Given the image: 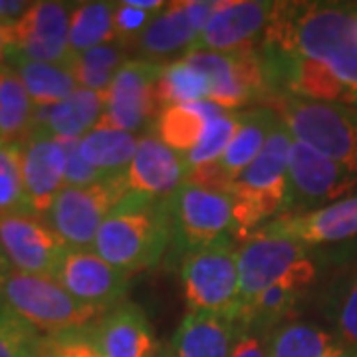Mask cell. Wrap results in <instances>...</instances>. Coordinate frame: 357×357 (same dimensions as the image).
<instances>
[{
    "mask_svg": "<svg viewBox=\"0 0 357 357\" xmlns=\"http://www.w3.org/2000/svg\"><path fill=\"white\" fill-rule=\"evenodd\" d=\"M260 46L316 60L357 96V4L274 2Z\"/></svg>",
    "mask_w": 357,
    "mask_h": 357,
    "instance_id": "cell-1",
    "label": "cell"
},
{
    "mask_svg": "<svg viewBox=\"0 0 357 357\" xmlns=\"http://www.w3.org/2000/svg\"><path fill=\"white\" fill-rule=\"evenodd\" d=\"M294 135L284 123L268 135L255 161L230 183L234 241H248L256 230L290 211V149Z\"/></svg>",
    "mask_w": 357,
    "mask_h": 357,
    "instance_id": "cell-2",
    "label": "cell"
},
{
    "mask_svg": "<svg viewBox=\"0 0 357 357\" xmlns=\"http://www.w3.org/2000/svg\"><path fill=\"white\" fill-rule=\"evenodd\" d=\"M169 246L171 222L165 201L129 191L103 220L93 252L131 276L157 266Z\"/></svg>",
    "mask_w": 357,
    "mask_h": 357,
    "instance_id": "cell-3",
    "label": "cell"
},
{
    "mask_svg": "<svg viewBox=\"0 0 357 357\" xmlns=\"http://www.w3.org/2000/svg\"><path fill=\"white\" fill-rule=\"evenodd\" d=\"M268 103L280 115L294 139L357 175L356 107L307 102L292 96H276Z\"/></svg>",
    "mask_w": 357,
    "mask_h": 357,
    "instance_id": "cell-4",
    "label": "cell"
},
{
    "mask_svg": "<svg viewBox=\"0 0 357 357\" xmlns=\"http://www.w3.org/2000/svg\"><path fill=\"white\" fill-rule=\"evenodd\" d=\"M4 304L36 332L54 335L84 330L103 310L79 302L52 276L13 270L4 284Z\"/></svg>",
    "mask_w": 357,
    "mask_h": 357,
    "instance_id": "cell-5",
    "label": "cell"
},
{
    "mask_svg": "<svg viewBox=\"0 0 357 357\" xmlns=\"http://www.w3.org/2000/svg\"><path fill=\"white\" fill-rule=\"evenodd\" d=\"M178 266L189 312L238 316V248L234 246V238L230 234L185 256Z\"/></svg>",
    "mask_w": 357,
    "mask_h": 357,
    "instance_id": "cell-6",
    "label": "cell"
},
{
    "mask_svg": "<svg viewBox=\"0 0 357 357\" xmlns=\"http://www.w3.org/2000/svg\"><path fill=\"white\" fill-rule=\"evenodd\" d=\"M241 306L274 284L307 290L318 278L312 248L280 236H250L238 246Z\"/></svg>",
    "mask_w": 357,
    "mask_h": 357,
    "instance_id": "cell-7",
    "label": "cell"
},
{
    "mask_svg": "<svg viewBox=\"0 0 357 357\" xmlns=\"http://www.w3.org/2000/svg\"><path fill=\"white\" fill-rule=\"evenodd\" d=\"M171 222L169 260L178 262L195 250L229 236L232 229V201L229 192L185 183L165 199Z\"/></svg>",
    "mask_w": 357,
    "mask_h": 357,
    "instance_id": "cell-8",
    "label": "cell"
},
{
    "mask_svg": "<svg viewBox=\"0 0 357 357\" xmlns=\"http://www.w3.org/2000/svg\"><path fill=\"white\" fill-rule=\"evenodd\" d=\"M128 192L126 173L105 177L89 187H64L46 215L48 225L68 248L93 250L103 220Z\"/></svg>",
    "mask_w": 357,
    "mask_h": 357,
    "instance_id": "cell-9",
    "label": "cell"
},
{
    "mask_svg": "<svg viewBox=\"0 0 357 357\" xmlns=\"http://www.w3.org/2000/svg\"><path fill=\"white\" fill-rule=\"evenodd\" d=\"M208 82V102L232 112L258 100H272L258 48L234 52H191L185 56Z\"/></svg>",
    "mask_w": 357,
    "mask_h": 357,
    "instance_id": "cell-10",
    "label": "cell"
},
{
    "mask_svg": "<svg viewBox=\"0 0 357 357\" xmlns=\"http://www.w3.org/2000/svg\"><path fill=\"white\" fill-rule=\"evenodd\" d=\"M290 211L288 215L316 211L351 197L357 175L345 167L294 139L290 149Z\"/></svg>",
    "mask_w": 357,
    "mask_h": 357,
    "instance_id": "cell-11",
    "label": "cell"
},
{
    "mask_svg": "<svg viewBox=\"0 0 357 357\" xmlns=\"http://www.w3.org/2000/svg\"><path fill=\"white\" fill-rule=\"evenodd\" d=\"M163 64L147 60H128L105 91L107 102L100 126L139 133L153 128L159 107L155 102V84Z\"/></svg>",
    "mask_w": 357,
    "mask_h": 357,
    "instance_id": "cell-12",
    "label": "cell"
},
{
    "mask_svg": "<svg viewBox=\"0 0 357 357\" xmlns=\"http://www.w3.org/2000/svg\"><path fill=\"white\" fill-rule=\"evenodd\" d=\"M66 248L60 236L38 215H0V250L16 272L54 278Z\"/></svg>",
    "mask_w": 357,
    "mask_h": 357,
    "instance_id": "cell-13",
    "label": "cell"
},
{
    "mask_svg": "<svg viewBox=\"0 0 357 357\" xmlns=\"http://www.w3.org/2000/svg\"><path fill=\"white\" fill-rule=\"evenodd\" d=\"M217 6L218 2L208 0H185L165 4V8L155 14L153 20L135 38L139 60L159 64L157 60H165L173 54H183L185 58L192 50Z\"/></svg>",
    "mask_w": 357,
    "mask_h": 357,
    "instance_id": "cell-14",
    "label": "cell"
},
{
    "mask_svg": "<svg viewBox=\"0 0 357 357\" xmlns=\"http://www.w3.org/2000/svg\"><path fill=\"white\" fill-rule=\"evenodd\" d=\"M72 10L66 2H32L24 16L13 24L14 50L10 56L46 64H68L72 58L68 42Z\"/></svg>",
    "mask_w": 357,
    "mask_h": 357,
    "instance_id": "cell-15",
    "label": "cell"
},
{
    "mask_svg": "<svg viewBox=\"0 0 357 357\" xmlns=\"http://www.w3.org/2000/svg\"><path fill=\"white\" fill-rule=\"evenodd\" d=\"M54 278L79 302L107 312L126 302L131 276L93 250L66 248Z\"/></svg>",
    "mask_w": 357,
    "mask_h": 357,
    "instance_id": "cell-16",
    "label": "cell"
},
{
    "mask_svg": "<svg viewBox=\"0 0 357 357\" xmlns=\"http://www.w3.org/2000/svg\"><path fill=\"white\" fill-rule=\"evenodd\" d=\"M274 2L232 0L218 2L191 52H234L258 48L266 32ZM189 52V54H191Z\"/></svg>",
    "mask_w": 357,
    "mask_h": 357,
    "instance_id": "cell-17",
    "label": "cell"
},
{
    "mask_svg": "<svg viewBox=\"0 0 357 357\" xmlns=\"http://www.w3.org/2000/svg\"><path fill=\"white\" fill-rule=\"evenodd\" d=\"M252 236H280L310 248L351 241L357 236V195L316 211L284 215L256 230Z\"/></svg>",
    "mask_w": 357,
    "mask_h": 357,
    "instance_id": "cell-18",
    "label": "cell"
},
{
    "mask_svg": "<svg viewBox=\"0 0 357 357\" xmlns=\"http://www.w3.org/2000/svg\"><path fill=\"white\" fill-rule=\"evenodd\" d=\"M66 149L62 139L34 129L22 143V181L28 213L46 217L64 189Z\"/></svg>",
    "mask_w": 357,
    "mask_h": 357,
    "instance_id": "cell-19",
    "label": "cell"
},
{
    "mask_svg": "<svg viewBox=\"0 0 357 357\" xmlns=\"http://www.w3.org/2000/svg\"><path fill=\"white\" fill-rule=\"evenodd\" d=\"M187 177L189 171L183 157L169 149L151 131L137 141V151L126 171L129 191L159 201H165L181 189Z\"/></svg>",
    "mask_w": 357,
    "mask_h": 357,
    "instance_id": "cell-20",
    "label": "cell"
},
{
    "mask_svg": "<svg viewBox=\"0 0 357 357\" xmlns=\"http://www.w3.org/2000/svg\"><path fill=\"white\" fill-rule=\"evenodd\" d=\"M89 335L102 357H155L161 349L151 321L133 302H121L105 312Z\"/></svg>",
    "mask_w": 357,
    "mask_h": 357,
    "instance_id": "cell-21",
    "label": "cell"
},
{
    "mask_svg": "<svg viewBox=\"0 0 357 357\" xmlns=\"http://www.w3.org/2000/svg\"><path fill=\"white\" fill-rule=\"evenodd\" d=\"M236 332V316L187 312L169 344V349L173 357H229Z\"/></svg>",
    "mask_w": 357,
    "mask_h": 357,
    "instance_id": "cell-22",
    "label": "cell"
},
{
    "mask_svg": "<svg viewBox=\"0 0 357 357\" xmlns=\"http://www.w3.org/2000/svg\"><path fill=\"white\" fill-rule=\"evenodd\" d=\"M107 96L103 91L77 88L56 105L36 107L34 129L56 139H82L102 121ZM32 129V131H34Z\"/></svg>",
    "mask_w": 357,
    "mask_h": 357,
    "instance_id": "cell-23",
    "label": "cell"
},
{
    "mask_svg": "<svg viewBox=\"0 0 357 357\" xmlns=\"http://www.w3.org/2000/svg\"><path fill=\"white\" fill-rule=\"evenodd\" d=\"M225 112L227 109L208 100L165 107L157 114L151 133L163 141L169 149L181 157H187L201 143L211 121Z\"/></svg>",
    "mask_w": 357,
    "mask_h": 357,
    "instance_id": "cell-24",
    "label": "cell"
},
{
    "mask_svg": "<svg viewBox=\"0 0 357 357\" xmlns=\"http://www.w3.org/2000/svg\"><path fill=\"white\" fill-rule=\"evenodd\" d=\"M278 123H280V115L272 107H255L238 114V126L229 147L215 161V165L230 183L258 157L268 135Z\"/></svg>",
    "mask_w": 357,
    "mask_h": 357,
    "instance_id": "cell-25",
    "label": "cell"
},
{
    "mask_svg": "<svg viewBox=\"0 0 357 357\" xmlns=\"http://www.w3.org/2000/svg\"><path fill=\"white\" fill-rule=\"evenodd\" d=\"M266 357H357V349L330 330L290 321L270 333Z\"/></svg>",
    "mask_w": 357,
    "mask_h": 357,
    "instance_id": "cell-26",
    "label": "cell"
},
{
    "mask_svg": "<svg viewBox=\"0 0 357 357\" xmlns=\"http://www.w3.org/2000/svg\"><path fill=\"white\" fill-rule=\"evenodd\" d=\"M306 296L307 290L304 288H296L290 284H274L244 302L238 310L236 324L238 328L270 335L284 324H290V319L300 314Z\"/></svg>",
    "mask_w": 357,
    "mask_h": 357,
    "instance_id": "cell-27",
    "label": "cell"
},
{
    "mask_svg": "<svg viewBox=\"0 0 357 357\" xmlns=\"http://www.w3.org/2000/svg\"><path fill=\"white\" fill-rule=\"evenodd\" d=\"M137 141L133 133L98 126L79 139V153L103 177L123 175L137 151Z\"/></svg>",
    "mask_w": 357,
    "mask_h": 357,
    "instance_id": "cell-28",
    "label": "cell"
},
{
    "mask_svg": "<svg viewBox=\"0 0 357 357\" xmlns=\"http://www.w3.org/2000/svg\"><path fill=\"white\" fill-rule=\"evenodd\" d=\"M10 62L36 107L56 105L77 89L76 77L68 64L32 62L20 56H10Z\"/></svg>",
    "mask_w": 357,
    "mask_h": 357,
    "instance_id": "cell-29",
    "label": "cell"
},
{
    "mask_svg": "<svg viewBox=\"0 0 357 357\" xmlns=\"http://www.w3.org/2000/svg\"><path fill=\"white\" fill-rule=\"evenodd\" d=\"M36 105L13 68L0 66V143H24L34 129Z\"/></svg>",
    "mask_w": 357,
    "mask_h": 357,
    "instance_id": "cell-30",
    "label": "cell"
},
{
    "mask_svg": "<svg viewBox=\"0 0 357 357\" xmlns=\"http://www.w3.org/2000/svg\"><path fill=\"white\" fill-rule=\"evenodd\" d=\"M126 62H128L126 44L109 42L82 54H72L68 68L76 77L77 88L105 93Z\"/></svg>",
    "mask_w": 357,
    "mask_h": 357,
    "instance_id": "cell-31",
    "label": "cell"
},
{
    "mask_svg": "<svg viewBox=\"0 0 357 357\" xmlns=\"http://www.w3.org/2000/svg\"><path fill=\"white\" fill-rule=\"evenodd\" d=\"M115 2H82L76 4L70 18V50L72 54L98 48L115 42Z\"/></svg>",
    "mask_w": 357,
    "mask_h": 357,
    "instance_id": "cell-32",
    "label": "cell"
},
{
    "mask_svg": "<svg viewBox=\"0 0 357 357\" xmlns=\"http://www.w3.org/2000/svg\"><path fill=\"white\" fill-rule=\"evenodd\" d=\"M208 98V82L201 70H197L185 58L171 64H163V70L155 84V102L159 112L173 105L195 103Z\"/></svg>",
    "mask_w": 357,
    "mask_h": 357,
    "instance_id": "cell-33",
    "label": "cell"
},
{
    "mask_svg": "<svg viewBox=\"0 0 357 357\" xmlns=\"http://www.w3.org/2000/svg\"><path fill=\"white\" fill-rule=\"evenodd\" d=\"M321 312L333 333L357 349V276H345L332 284L321 298Z\"/></svg>",
    "mask_w": 357,
    "mask_h": 357,
    "instance_id": "cell-34",
    "label": "cell"
},
{
    "mask_svg": "<svg viewBox=\"0 0 357 357\" xmlns=\"http://www.w3.org/2000/svg\"><path fill=\"white\" fill-rule=\"evenodd\" d=\"M28 213L22 181V143L0 145V215Z\"/></svg>",
    "mask_w": 357,
    "mask_h": 357,
    "instance_id": "cell-35",
    "label": "cell"
},
{
    "mask_svg": "<svg viewBox=\"0 0 357 357\" xmlns=\"http://www.w3.org/2000/svg\"><path fill=\"white\" fill-rule=\"evenodd\" d=\"M238 126V114L236 112H225L211 121V126L204 131L201 143L192 149L187 157H183L187 171L191 173L195 169L215 163L225 149L229 147L230 139Z\"/></svg>",
    "mask_w": 357,
    "mask_h": 357,
    "instance_id": "cell-36",
    "label": "cell"
},
{
    "mask_svg": "<svg viewBox=\"0 0 357 357\" xmlns=\"http://www.w3.org/2000/svg\"><path fill=\"white\" fill-rule=\"evenodd\" d=\"M38 332L10 310L0 312V357H40Z\"/></svg>",
    "mask_w": 357,
    "mask_h": 357,
    "instance_id": "cell-37",
    "label": "cell"
},
{
    "mask_svg": "<svg viewBox=\"0 0 357 357\" xmlns=\"http://www.w3.org/2000/svg\"><path fill=\"white\" fill-rule=\"evenodd\" d=\"M66 149V173L64 185L66 187H89L100 183L105 178L96 171L93 167L86 163V159L79 153V139H62Z\"/></svg>",
    "mask_w": 357,
    "mask_h": 357,
    "instance_id": "cell-38",
    "label": "cell"
},
{
    "mask_svg": "<svg viewBox=\"0 0 357 357\" xmlns=\"http://www.w3.org/2000/svg\"><path fill=\"white\" fill-rule=\"evenodd\" d=\"M155 14L159 13H145L131 8L126 2L115 4L114 14V30H115V42H135L141 32L147 28V24L155 18Z\"/></svg>",
    "mask_w": 357,
    "mask_h": 357,
    "instance_id": "cell-39",
    "label": "cell"
},
{
    "mask_svg": "<svg viewBox=\"0 0 357 357\" xmlns=\"http://www.w3.org/2000/svg\"><path fill=\"white\" fill-rule=\"evenodd\" d=\"M268 333L238 328L229 357H266Z\"/></svg>",
    "mask_w": 357,
    "mask_h": 357,
    "instance_id": "cell-40",
    "label": "cell"
},
{
    "mask_svg": "<svg viewBox=\"0 0 357 357\" xmlns=\"http://www.w3.org/2000/svg\"><path fill=\"white\" fill-rule=\"evenodd\" d=\"M30 4L32 2H24V0H0V24H16L30 8Z\"/></svg>",
    "mask_w": 357,
    "mask_h": 357,
    "instance_id": "cell-41",
    "label": "cell"
},
{
    "mask_svg": "<svg viewBox=\"0 0 357 357\" xmlns=\"http://www.w3.org/2000/svg\"><path fill=\"white\" fill-rule=\"evenodd\" d=\"M14 50V38H13V26L0 24V62L4 58H8Z\"/></svg>",
    "mask_w": 357,
    "mask_h": 357,
    "instance_id": "cell-42",
    "label": "cell"
},
{
    "mask_svg": "<svg viewBox=\"0 0 357 357\" xmlns=\"http://www.w3.org/2000/svg\"><path fill=\"white\" fill-rule=\"evenodd\" d=\"M10 272H13V266L8 264L6 256L2 255V250H0V312L6 310V304H4V284L8 280Z\"/></svg>",
    "mask_w": 357,
    "mask_h": 357,
    "instance_id": "cell-43",
    "label": "cell"
},
{
    "mask_svg": "<svg viewBox=\"0 0 357 357\" xmlns=\"http://www.w3.org/2000/svg\"><path fill=\"white\" fill-rule=\"evenodd\" d=\"M126 4L137 10H145V13H161L165 8V2L161 0H126Z\"/></svg>",
    "mask_w": 357,
    "mask_h": 357,
    "instance_id": "cell-44",
    "label": "cell"
},
{
    "mask_svg": "<svg viewBox=\"0 0 357 357\" xmlns=\"http://www.w3.org/2000/svg\"><path fill=\"white\" fill-rule=\"evenodd\" d=\"M155 357H173V356H171V349H169V345L161 347V349L157 351V356H155Z\"/></svg>",
    "mask_w": 357,
    "mask_h": 357,
    "instance_id": "cell-45",
    "label": "cell"
},
{
    "mask_svg": "<svg viewBox=\"0 0 357 357\" xmlns=\"http://www.w3.org/2000/svg\"><path fill=\"white\" fill-rule=\"evenodd\" d=\"M40 357H50L48 356V351H46V345L42 344V351H40Z\"/></svg>",
    "mask_w": 357,
    "mask_h": 357,
    "instance_id": "cell-46",
    "label": "cell"
},
{
    "mask_svg": "<svg viewBox=\"0 0 357 357\" xmlns=\"http://www.w3.org/2000/svg\"><path fill=\"white\" fill-rule=\"evenodd\" d=\"M0 145H2V143H0Z\"/></svg>",
    "mask_w": 357,
    "mask_h": 357,
    "instance_id": "cell-47",
    "label": "cell"
}]
</instances>
